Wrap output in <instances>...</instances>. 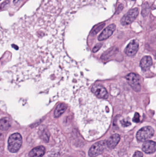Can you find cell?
Returning a JSON list of instances; mask_svg holds the SVG:
<instances>
[{"label":"cell","instance_id":"cell-1","mask_svg":"<svg viewBox=\"0 0 156 157\" xmlns=\"http://www.w3.org/2000/svg\"><path fill=\"white\" fill-rule=\"evenodd\" d=\"M22 144V137L18 133L10 136L8 140V149L11 153H16Z\"/></svg>","mask_w":156,"mask_h":157},{"label":"cell","instance_id":"cell-2","mask_svg":"<svg viewBox=\"0 0 156 157\" xmlns=\"http://www.w3.org/2000/svg\"><path fill=\"white\" fill-rule=\"evenodd\" d=\"M154 134V131L152 127L145 126L137 132L136 136V139L139 142H144L152 138Z\"/></svg>","mask_w":156,"mask_h":157},{"label":"cell","instance_id":"cell-3","mask_svg":"<svg viewBox=\"0 0 156 157\" xmlns=\"http://www.w3.org/2000/svg\"><path fill=\"white\" fill-rule=\"evenodd\" d=\"M126 79L128 84L136 91H139L141 89V81L138 75L130 73L126 76Z\"/></svg>","mask_w":156,"mask_h":157},{"label":"cell","instance_id":"cell-4","mask_svg":"<svg viewBox=\"0 0 156 157\" xmlns=\"http://www.w3.org/2000/svg\"><path fill=\"white\" fill-rule=\"evenodd\" d=\"M139 14L138 8H133L129 10L121 19V24L123 25H127L132 23Z\"/></svg>","mask_w":156,"mask_h":157},{"label":"cell","instance_id":"cell-5","mask_svg":"<svg viewBox=\"0 0 156 157\" xmlns=\"http://www.w3.org/2000/svg\"><path fill=\"white\" fill-rule=\"evenodd\" d=\"M105 144V142L104 141L95 143L90 148L89 151V156L91 157H95L102 154Z\"/></svg>","mask_w":156,"mask_h":157},{"label":"cell","instance_id":"cell-6","mask_svg":"<svg viewBox=\"0 0 156 157\" xmlns=\"http://www.w3.org/2000/svg\"><path fill=\"white\" fill-rule=\"evenodd\" d=\"M92 92L95 94L96 97L103 99H107L108 98V92L106 89L100 85H95L92 87Z\"/></svg>","mask_w":156,"mask_h":157},{"label":"cell","instance_id":"cell-7","mask_svg":"<svg viewBox=\"0 0 156 157\" xmlns=\"http://www.w3.org/2000/svg\"><path fill=\"white\" fill-rule=\"evenodd\" d=\"M116 26L114 24L110 25L106 28L98 37V40L100 41L105 40L109 38L112 36L113 32L115 30Z\"/></svg>","mask_w":156,"mask_h":157},{"label":"cell","instance_id":"cell-8","mask_svg":"<svg viewBox=\"0 0 156 157\" xmlns=\"http://www.w3.org/2000/svg\"><path fill=\"white\" fill-rule=\"evenodd\" d=\"M139 44L138 42L136 40H133L129 43L127 45V47L125 49V53L128 56H134L138 51Z\"/></svg>","mask_w":156,"mask_h":157},{"label":"cell","instance_id":"cell-9","mask_svg":"<svg viewBox=\"0 0 156 157\" xmlns=\"http://www.w3.org/2000/svg\"><path fill=\"white\" fill-rule=\"evenodd\" d=\"M142 149L146 154H153L156 151V143L152 141H146L143 144Z\"/></svg>","mask_w":156,"mask_h":157},{"label":"cell","instance_id":"cell-10","mask_svg":"<svg viewBox=\"0 0 156 157\" xmlns=\"http://www.w3.org/2000/svg\"><path fill=\"white\" fill-rule=\"evenodd\" d=\"M45 153V148L43 146L33 148L29 153L30 157H42Z\"/></svg>","mask_w":156,"mask_h":157},{"label":"cell","instance_id":"cell-11","mask_svg":"<svg viewBox=\"0 0 156 157\" xmlns=\"http://www.w3.org/2000/svg\"><path fill=\"white\" fill-rule=\"evenodd\" d=\"M153 63V60L150 56H145L140 62V67L142 70L146 71L150 69Z\"/></svg>","mask_w":156,"mask_h":157},{"label":"cell","instance_id":"cell-12","mask_svg":"<svg viewBox=\"0 0 156 157\" xmlns=\"http://www.w3.org/2000/svg\"><path fill=\"white\" fill-rule=\"evenodd\" d=\"M120 136L117 134L113 135L108 139L107 142V146L110 148H114L118 144L120 141Z\"/></svg>","mask_w":156,"mask_h":157},{"label":"cell","instance_id":"cell-13","mask_svg":"<svg viewBox=\"0 0 156 157\" xmlns=\"http://www.w3.org/2000/svg\"><path fill=\"white\" fill-rule=\"evenodd\" d=\"M67 106L64 103H61L59 104L54 112V116L55 118H58L61 116L64 112L67 109Z\"/></svg>","mask_w":156,"mask_h":157},{"label":"cell","instance_id":"cell-14","mask_svg":"<svg viewBox=\"0 0 156 157\" xmlns=\"http://www.w3.org/2000/svg\"><path fill=\"white\" fill-rule=\"evenodd\" d=\"M11 126V122L8 118L5 117L1 119L0 127L2 131H6Z\"/></svg>","mask_w":156,"mask_h":157},{"label":"cell","instance_id":"cell-15","mask_svg":"<svg viewBox=\"0 0 156 157\" xmlns=\"http://www.w3.org/2000/svg\"><path fill=\"white\" fill-rule=\"evenodd\" d=\"M150 7L148 3L145 2L144 3L143 6L142 14L143 16H146L150 12Z\"/></svg>","mask_w":156,"mask_h":157},{"label":"cell","instance_id":"cell-16","mask_svg":"<svg viewBox=\"0 0 156 157\" xmlns=\"http://www.w3.org/2000/svg\"><path fill=\"white\" fill-rule=\"evenodd\" d=\"M40 135H41V138L43 139V140L45 142H48L49 135L48 132L45 129L43 128V130L41 131V134H40Z\"/></svg>","mask_w":156,"mask_h":157},{"label":"cell","instance_id":"cell-17","mask_svg":"<svg viewBox=\"0 0 156 157\" xmlns=\"http://www.w3.org/2000/svg\"><path fill=\"white\" fill-rule=\"evenodd\" d=\"M105 24H102V25H100L98 26L97 27H96L95 28V29H94L93 30V31L92 34H93V35H96V34L98 33L99 31H100L103 28V27L105 25Z\"/></svg>","mask_w":156,"mask_h":157},{"label":"cell","instance_id":"cell-18","mask_svg":"<svg viewBox=\"0 0 156 157\" xmlns=\"http://www.w3.org/2000/svg\"><path fill=\"white\" fill-rule=\"evenodd\" d=\"M140 115L138 113H136L133 118V121L135 123H138L140 121Z\"/></svg>","mask_w":156,"mask_h":157},{"label":"cell","instance_id":"cell-19","mask_svg":"<svg viewBox=\"0 0 156 157\" xmlns=\"http://www.w3.org/2000/svg\"><path fill=\"white\" fill-rule=\"evenodd\" d=\"M102 45V43H99V44H97V45L93 48V52H97L98 51L100 50V49L101 48Z\"/></svg>","mask_w":156,"mask_h":157},{"label":"cell","instance_id":"cell-20","mask_svg":"<svg viewBox=\"0 0 156 157\" xmlns=\"http://www.w3.org/2000/svg\"><path fill=\"white\" fill-rule=\"evenodd\" d=\"M121 124L124 127H127V126H129L131 124V123L130 122L125 121V120H122V121H121Z\"/></svg>","mask_w":156,"mask_h":157},{"label":"cell","instance_id":"cell-21","mask_svg":"<svg viewBox=\"0 0 156 157\" xmlns=\"http://www.w3.org/2000/svg\"><path fill=\"white\" fill-rule=\"evenodd\" d=\"M133 157H143V153H141L140 151H136Z\"/></svg>","mask_w":156,"mask_h":157},{"label":"cell","instance_id":"cell-22","mask_svg":"<svg viewBox=\"0 0 156 157\" xmlns=\"http://www.w3.org/2000/svg\"><path fill=\"white\" fill-rule=\"evenodd\" d=\"M22 1V0H13V3L16 4L20 2H21Z\"/></svg>","mask_w":156,"mask_h":157},{"label":"cell","instance_id":"cell-23","mask_svg":"<svg viewBox=\"0 0 156 157\" xmlns=\"http://www.w3.org/2000/svg\"><path fill=\"white\" fill-rule=\"evenodd\" d=\"M132 1H135V0H132Z\"/></svg>","mask_w":156,"mask_h":157}]
</instances>
